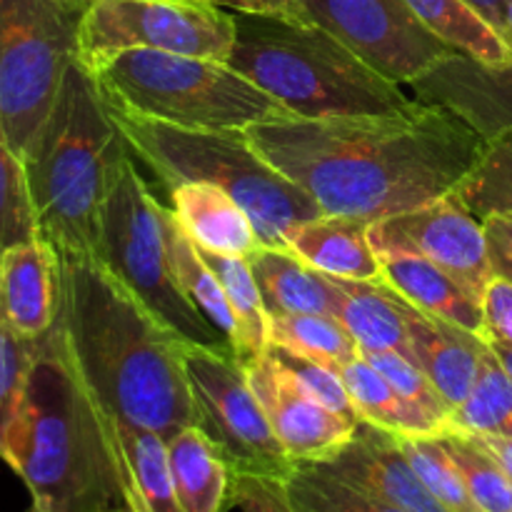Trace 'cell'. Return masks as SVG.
Masks as SVG:
<instances>
[{
	"instance_id": "1",
	"label": "cell",
	"mask_w": 512,
	"mask_h": 512,
	"mask_svg": "<svg viewBox=\"0 0 512 512\" xmlns=\"http://www.w3.org/2000/svg\"><path fill=\"white\" fill-rule=\"evenodd\" d=\"M245 135L323 213L368 225L455 193L488 143L458 113L420 100L388 115H285Z\"/></svg>"
},
{
	"instance_id": "2",
	"label": "cell",
	"mask_w": 512,
	"mask_h": 512,
	"mask_svg": "<svg viewBox=\"0 0 512 512\" xmlns=\"http://www.w3.org/2000/svg\"><path fill=\"white\" fill-rule=\"evenodd\" d=\"M55 325L105 418L165 440L195 425L185 375L188 340L93 255H60Z\"/></svg>"
},
{
	"instance_id": "3",
	"label": "cell",
	"mask_w": 512,
	"mask_h": 512,
	"mask_svg": "<svg viewBox=\"0 0 512 512\" xmlns=\"http://www.w3.org/2000/svg\"><path fill=\"white\" fill-rule=\"evenodd\" d=\"M0 458L20 475L40 512L125 505L110 420L80 378L58 325L35 340Z\"/></svg>"
},
{
	"instance_id": "4",
	"label": "cell",
	"mask_w": 512,
	"mask_h": 512,
	"mask_svg": "<svg viewBox=\"0 0 512 512\" xmlns=\"http://www.w3.org/2000/svg\"><path fill=\"white\" fill-rule=\"evenodd\" d=\"M130 153L98 78L75 60L23 155L38 235L58 255L95 258L100 213Z\"/></svg>"
},
{
	"instance_id": "5",
	"label": "cell",
	"mask_w": 512,
	"mask_h": 512,
	"mask_svg": "<svg viewBox=\"0 0 512 512\" xmlns=\"http://www.w3.org/2000/svg\"><path fill=\"white\" fill-rule=\"evenodd\" d=\"M233 50L228 63L278 100L293 118L388 115L415 103L340 43L333 33L293 10H230Z\"/></svg>"
},
{
	"instance_id": "6",
	"label": "cell",
	"mask_w": 512,
	"mask_h": 512,
	"mask_svg": "<svg viewBox=\"0 0 512 512\" xmlns=\"http://www.w3.org/2000/svg\"><path fill=\"white\" fill-rule=\"evenodd\" d=\"M110 103V100H108ZM130 150L160 175L168 190L210 183L238 200L258 230L260 245L288 248V235L323 215L320 205L258 153L240 130H195L113 108Z\"/></svg>"
},
{
	"instance_id": "7",
	"label": "cell",
	"mask_w": 512,
	"mask_h": 512,
	"mask_svg": "<svg viewBox=\"0 0 512 512\" xmlns=\"http://www.w3.org/2000/svg\"><path fill=\"white\" fill-rule=\"evenodd\" d=\"M85 68L98 78L113 108L180 128L245 133L253 125L288 115L278 100L228 60L130 48Z\"/></svg>"
},
{
	"instance_id": "8",
	"label": "cell",
	"mask_w": 512,
	"mask_h": 512,
	"mask_svg": "<svg viewBox=\"0 0 512 512\" xmlns=\"http://www.w3.org/2000/svg\"><path fill=\"white\" fill-rule=\"evenodd\" d=\"M165 210L138 175L133 158H128L100 213L95 258L180 338L233 353L223 335L188 303L175 280Z\"/></svg>"
},
{
	"instance_id": "9",
	"label": "cell",
	"mask_w": 512,
	"mask_h": 512,
	"mask_svg": "<svg viewBox=\"0 0 512 512\" xmlns=\"http://www.w3.org/2000/svg\"><path fill=\"white\" fill-rule=\"evenodd\" d=\"M90 0H0V133L23 158L78 60Z\"/></svg>"
},
{
	"instance_id": "10",
	"label": "cell",
	"mask_w": 512,
	"mask_h": 512,
	"mask_svg": "<svg viewBox=\"0 0 512 512\" xmlns=\"http://www.w3.org/2000/svg\"><path fill=\"white\" fill-rule=\"evenodd\" d=\"M185 375L195 425L218 445L235 475L285 480L293 473L298 463L275 438L238 355L188 343Z\"/></svg>"
},
{
	"instance_id": "11",
	"label": "cell",
	"mask_w": 512,
	"mask_h": 512,
	"mask_svg": "<svg viewBox=\"0 0 512 512\" xmlns=\"http://www.w3.org/2000/svg\"><path fill=\"white\" fill-rule=\"evenodd\" d=\"M233 13L208 0H90L80 25V63L130 48L228 60Z\"/></svg>"
},
{
	"instance_id": "12",
	"label": "cell",
	"mask_w": 512,
	"mask_h": 512,
	"mask_svg": "<svg viewBox=\"0 0 512 512\" xmlns=\"http://www.w3.org/2000/svg\"><path fill=\"white\" fill-rule=\"evenodd\" d=\"M293 13L333 33L403 88L458 53L430 33L405 0H293Z\"/></svg>"
},
{
	"instance_id": "13",
	"label": "cell",
	"mask_w": 512,
	"mask_h": 512,
	"mask_svg": "<svg viewBox=\"0 0 512 512\" xmlns=\"http://www.w3.org/2000/svg\"><path fill=\"white\" fill-rule=\"evenodd\" d=\"M375 250H405L428 258L483 300L495 278L483 220L455 193L370 225Z\"/></svg>"
},
{
	"instance_id": "14",
	"label": "cell",
	"mask_w": 512,
	"mask_h": 512,
	"mask_svg": "<svg viewBox=\"0 0 512 512\" xmlns=\"http://www.w3.org/2000/svg\"><path fill=\"white\" fill-rule=\"evenodd\" d=\"M243 365L275 438L293 463H328L353 438L358 423L318 403L270 348Z\"/></svg>"
},
{
	"instance_id": "15",
	"label": "cell",
	"mask_w": 512,
	"mask_h": 512,
	"mask_svg": "<svg viewBox=\"0 0 512 512\" xmlns=\"http://www.w3.org/2000/svg\"><path fill=\"white\" fill-rule=\"evenodd\" d=\"M420 103H433L458 113L483 138L512 130V60L485 65L455 53L405 85Z\"/></svg>"
},
{
	"instance_id": "16",
	"label": "cell",
	"mask_w": 512,
	"mask_h": 512,
	"mask_svg": "<svg viewBox=\"0 0 512 512\" xmlns=\"http://www.w3.org/2000/svg\"><path fill=\"white\" fill-rule=\"evenodd\" d=\"M313 465L405 512H448L418 478L398 435L365 420L333 460Z\"/></svg>"
},
{
	"instance_id": "17",
	"label": "cell",
	"mask_w": 512,
	"mask_h": 512,
	"mask_svg": "<svg viewBox=\"0 0 512 512\" xmlns=\"http://www.w3.org/2000/svg\"><path fill=\"white\" fill-rule=\"evenodd\" d=\"M60 310V255L45 238L0 250V320L25 340L55 328Z\"/></svg>"
},
{
	"instance_id": "18",
	"label": "cell",
	"mask_w": 512,
	"mask_h": 512,
	"mask_svg": "<svg viewBox=\"0 0 512 512\" xmlns=\"http://www.w3.org/2000/svg\"><path fill=\"white\" fill-rule=\"evenodd\" d=\"M405 300V298H403ZM408 358L428 375L450 408H458L473 390L488 340L453 323L433 318L405 300Z\"/></svg>"
},
{
	"instance_id": "19",
	"label": "cell",
	"mask_w": 512,
	"mask_h": 512,
	"mask_svg": "<svg viewBox=\"0 0 512 512\" xmlns=\"http://www.w3.org/2000/svg\"><path fill=\"white\" fill-rule=\"evenodd\" d=\"M375 253L380 258V280L413 308L483 335V300L475 298L453 275L423 255L405 253V250H375Z\"/></svg>"
},
{
	"instance_id": "20",
	"label": "cell",
	"mask_w": 512,
	"mask_h": 512,
	"mask_svg": "<svg viewBox=\"0 0 512 512\" xmlns=\"http://www.w3.org/2000/svg\"><path fill=\"white\" fill-rule=\"evenodd\" d=\"M173 215L195 248L250 258L260 248L258 230L238 200L210 183H183L170 190Z\"/></svg>"
},
{
	"instance_id": "21",
	"label": "cell",
	"mask_w": 512,
	"mask_h": 512,
	"mask_svg": "<svg viewBox=\"0 0 512 512\" xmlns=\"http://www.w3.org/2000/svg\"><path fill=\"white\" fill-rule=\"evenodd\" d=\"M288 248L323 275L343 280H380V258L370 225L345 215H318L288 235Z\"/></svg>"
},
{
	"instance_id": "22",
	"label": "cell",
	"mask_w": 512,
	"mask_h": 512,
	"mask_svg": "<svg viewBox=\"0 0 512 512\" xmlns=\"http://www.w3.org/2000/svg\"><path fill=\"white\" fill-rule=\"evenodd\" d=\"M110 433L118 455L125 508L130 512H183L170 473L165 438L115 420H110Z\"/></svg>"
},
{
	"instance_id": "23",
	"label": "cell",
	"mask_w": 512,
	"mask_h": 512,
	"mask_svg": "<svg viewBox=\"0 0 512 512\" xmlns=\"http://www.w3.org/2000/svg\"><path fill=\"white\" fill-rule=\"evenodd\" d=\"M335 288L333 318L353 335L360 353L398 350L408 355L405 300L383 280H343L328 275Z\"/></svg>"
},
{
	"instance_id": "24",
	"label": "cell",
	"mask_w": 512,
	"mask_h": 512,
	"mask_svg": "<svg viewBox=\"0 0 512 512\" xmlns=\"http://www.w3.org/2000/svg\"><path fill=\"white\" fill-rule=\"evenodd\" d=\"M165 443L183 512H225L233 508V468L198 425L178 430Z\"/></svg>"
},
{
	"instance_id": "25",
	"label": "cell",
	"mask_w": 512,
	"mask_h": 512,
	"mask_svg": "<svg viewBox=\"0 0 512 512\" xmlns=\"http://www.w3.org/2000/svg\"><path fill=\"white\" fill-rule=\"evenodd\" d=\"M268 318L275 315H333L335 288L328 275L310 268L290 248L260 245L248 258Z\"/></svg>"
},
{
	"instance_id": "26",
	"label": "cell",
	"mask_w": 512,
	"mask_h": 512,
	"mask_svg": "<svg viewBox=\"0 0 512 512\" xmlns=\"http://www.w3.org/2000/svg\"><path fill=\"white\" fill-rule=\"evenodd\" d=\"M165 238H168V255L173 265V275L188 303L218 330L225 343L238 350V323H235L233 308L228 303L223 285L215 278L210 265L205 263L193 240L183 233L175 220L173 210H165Z\"/></svg>"
},
{
	"instance_id": "27",
	"label": "cell",
	"mask_w": 512,
	"mask_h": 512,
	"mask_svg": "<svg viewBox=\"0 0 512 512\" xmlns=\"http://www.w3.org/2000/svg\"><path fill=\"white\" fill-rule=\"evenodd\" d=\"M335 373L343 378L345 390H348L360 420H365V423L378 425V428L400 435V438H435V435H443V430L433 420H428L420 410L405 403L395 393L393 385L363 355L345 363Z\"/></svg>"
},
{
	"instance_id": "28",
	"label": "cell",
	"mask_w": 512,
	"mask_h": 512,
	"mask_svg": "<svg viewBox=\"0 0 512 512\" xmlns=\"http://www.w3.org/2000/svg\"><path fill=\"white\" fill-rule=\"evenodd\" d=\"M420 23L443 43L485 65H505L512 55L503 35L468 0H405Z\"/></svg>"
},
{
	"instance_id": "29",
	"label": "cell",
	"mask_w": 512,
	"mask_h": 512,
	"mask_svg": "<svg viewBox=\"0 0 512 512\" xmlns=\"http://www.w3.org/2000/svg\"><path fill=\"white\" fill-rule=\"evenodd\" d=\"M200 255L210 265L215 278L220 280L230 308H233L235 323H238L235 355L243 363L258 358L270 348V318L248 258H233V255H218L208 253V250H200Z\"/></svg>"
},
{
	"instance_id": "30",
	"label": "cell",
	"mask_w": 512,
	"mask_h": 512,
	"mask_svg": "<svg viewBox=\"0 0 512 512\" xmlns=\"http://www.w3.org/2000/svg\"><path fill=\"white\" fill-rule=\"evenodd\" d=\"M453 430L468 435L512 438V378L490 345L480 360L473 390L453 410Z\"/></svg>"
},
{
	"instance_id": "31",
	"label": "cell",
	"mask_w": 512,
	"mask_h": 512,
	"mask_svg": "<svg viewBox=\"0 0 512 512\" xmlns=\"http://www.w3.org/2000/svg\"><path fill=\"white\" fill-rule=\"evenodd\" d=\"M270 345L298 353L340 370L360 355L353 335L333 315H275L270 318Z\"/></svg>"
},
{
	"instance_id": "32",
	"label": "cell",
	"mask_w": 512,
	"mask_h": 512,
	"mask_svg": "<svg viewBox=\"0 0 512 512\" xmlns=\"http://www.w3.org/2000/svg\"><path fill=\"white\" fill-rule=\"evenodd\" d=\"M283 488L295 512H405L313 463L295 465Z\"/></svg>"
},
{
	"instance_id": "33",
	"label": "cell",
	"mask_w": 512,
	"mask_h": 512,
	"mask_svg": "<svg viewBox=\"0 0 512 512\" xmlns=\"http://www.w3.org/2000/svg\"><path fill=\"white\" fill-rule=\"evenodd\" d=\"M455 195L480 220L488 215H512V130L488 138L483 155Z\"/></svg>"
},
{
	"instance_id": "34",
	"label": "cell",
	"mask_w": 512,
	"mask_h": 512,
	"mask_svg": "<svg viewBox=\"0 0 512 512\" xmlns=\"http://www.w3.org/2000/svg\"><path fill=\"white\" fill-rule=\"evenodd\" d=\"M440 440L463 473L465 485L478 508L483 512H512V485L508 475L483 448V443L475 435L458 433V430L440 435Z\"/></svg>"
},
{
	"instance_id": "35",
	"label": "cell",
	"mask_w": 512,
	"mask_h": 512,
	"mask_svg": "<svg viewBox=\"0 0 512 512\" xmlns=\"http://www.w3.org/2000/svg\"><path fill=\"white\" fill-rule=\"evenodd\" d=\"M400 448L435 500L448 512H483L470 495L463 473L445 450L440 435L435 438H400Z\"/></svg>"
},
{
	"instance_id": "36",
	"label": "cell",
	"mask_w": 512,
	"mask_h": 512,
	"mask_svg": "<svg viewBox=\"0 0 512 512\" xmlns=\"http://www.w3.org/2000/svg\"><path fill=\"white\" fill-rule=\"evenodd\" d=\"M390 385L395 388V393L405 400V403L413 405L415 410L425 415L428 420H433L440 430L450 433L453 430V408L445 403L443 395L438 393L433 383L428 380V375L408 358V355L398 353V350H380V353H360Z\"/></svg>"
},
{
	"instance_id": "37",
	"label": "cell",
	"mask_w": 512,
	"mask_h": 512,
	"mask_svg": "<svg viewBox=\"0 0 512 512\" xmlns=\"http://www.w3.org/2000/svg\"><path fill=\"white\" fill-rule=\"evenodd\" d=\"M38 235L23 158L0 133V250Z\"/></svg>"
},
{
	"instance_id": "38",
	"label": "cell",
	"mask_w": 512,
	"mask_h": 512,
	"mask_svg": "<svg viewBox=\"0 0 512 512\" xmlns=\"http://www.w3.org/2000/svg\"><path fill=\"white\" fill-rule=\"evenodd\" d=\"M270 353H273L275 358L300 380V385H303L318 403H323L325 408L343 415V418L353 420V423H360V415L358 410H355L353 400H350L348 390H345L343 378H340L335 370H330L328 365L323 363H315V360L310 358H303V355L298 353L278 348V345H270Z\"/></svg>"
},
{
	"instance_id": "39",
	"label": "cell",
	"mask_w": 512,
	"mask_h": 512,
	"mask_svg": "<svg viewBox=\"0 0 512 512\" xmlns=\"http://www.w3.org/2000/svg\"><path fill=\"white\" fill-rule=\"evenodd\" d=\"M33 348L35 340L20 338L0 320V448L28 380Z\"/></svg>"
},
{
	"instance_id": "40",
	"label": "cell",
	"mask_w": 512,
	"mask_h": 512,
	"mask_svg": "<svg viewBox=\"0 0 512 512\" xmlns=\"http://www.w3.org/2000/svg\"><path fill=\"white\" fill-rule=\"evenodd\" d=\"M233 505L243 512H295L285 495L283 480L235 475Z\"/></svg>"
},
{
	"instance_id": "41",
	"label": "cell",
	"mask_w": 512,
	"mask_h": 512,
	"mask_svg": "<svg viewBox=\"0 0 512 512\" xmlns=\"http://www.w3.org/2000/svg\"><path fill=\"white\" fill-rule=\"evenodd\" d=\"M483 338L512 345V283L493 278L483 293Z\"/></svg>"
},
{
	"instance_id": "42",
	"label": "cell",
	"mask_w": 512,
	"mask_h": 512,
	"mask_svg": "<svg viewBox=\"0 0 512 512\" xmlns=\"http://www.w3.org/2000/svg\"><path fill=\"white\" fill-rule=\"evenodd\" d=\"M483 228L495 278L512 283V215H488L483 218Z\"/></svg>"
},
{
	"instance_id": "43",
	"label": "cell",
	"mask_w": 512,
	"mask_h": 512,
	"mask_svg": "<svg viewBox=\"0 0 512 512\" xmlns=\"http://www.w3.org/2000/svg\"><path fill=\"white\" fill-rule=\"evenodd\" d=\"M475 438L483 443V448L498 460V465L503 468V473L508 475L512 485V438H498V435H475Z\"/></svg>"
},
{
	"instance_id": "44",
	"label": "cell",
	"mask_w": 512,
	"mask_h": 512,
	"mask_svg": "<svg viewBox=\"0 0 512 512\" xmlns=\"http://www.w3.org/2000/svg\"><path fill=\"white\" fill-rule=\"evenodd\" d=\"M485 20L498 28V33L503 30V18H505V8H508V0H468Z\"/></svg>"
},
{
	"instance_id": "45",
	"label": "cell",
	"mask_w": 512,
	"mask_h": 512,
	"mask_svg": "<svg viewBox=\"0 0 512 512\" xmlns=\"http://www.w3.org/2000/svg\"><path fill=\"white\" fill-rule=\"evenodd\" d=\"M208 3L220 5L225 10H263L265 0H208Z\"/></svg>"
},
{
	"instance_id": "46",
	"label": "cell",
	"mask_w": 512,
	"mask_h": 512,
	"mask_svg": "<svg viewBox=\"0 0 512 512\" xmlns=\"http://www.w3.org/2000/svg\"><path fill=\"white\" fill-rule=\"evenodd\" d=\"M490 350L498 355V360L503 363V368L508 370L510 378H512V345H503V343H488Z\"/></svg>"
},
{
	"instance_id": "47",
	"label": "cell",
	"mask_w": 512,
	"mask_h": 512,
	"mask_svg": "<svg viewBox=\"0 0 512 512\" xmlns=\"http://www.w3.org/2000/svg\"><path fill=\"white\" fill-rule=\"evenodd\" d=\"M503 40L508 43L510 55H512V0H508V8H505V18H503V30H500Z\"/></svg>"
},
{
	"instance_id": "48",
	"label": "cell",
	"mask_w": 512,
	"mask_h": 512,
	"mask_svg": "<svg viewBox=\"0 0 512 512\" xmlns=\"http://www.w3.org/2000/svg\"><path fill=\"white\" fill-rule=\"evenodd\" d=\"M110 512H130V510L125 508V505H118V508H115V510H110Z\"/></svg>"
},
{
	"instance_id": "49",
	"label": "cell",
	"mask_w": 512,
	"mask_h": 512,
	"mask_svg": "<svg viewBox=\"0 0 512 512\" xmlns=\"http://www.w3.org/2000/svg\"><path fill=\"white\" fill-rule=\"evenodd\" d=\"M30 512H40V510H35V508H30Z\"/></svg>"
}]
</instances>
